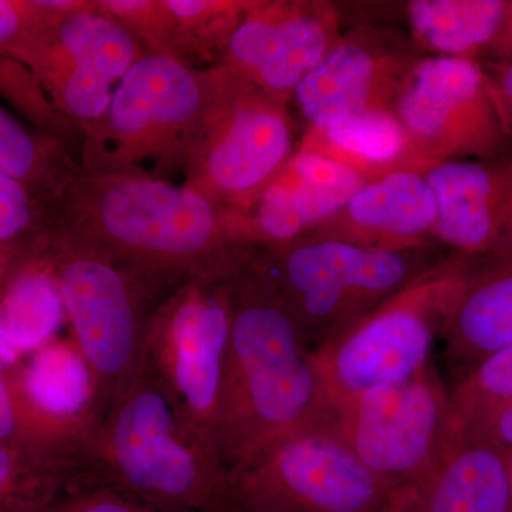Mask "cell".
<instances>
[{"label": "cell", "instance_id": "6da1fadb", "mask_svg": "<svg viewBox=\"0 0 512 512\" xmlns=\"http://www.w3.org/2000/svg\"><path fill=\"white\" fill-rule=\"evenodd\" d=\"M232 323L217 444L237 474L296 434L335 419L312 350L265 266L231 276Z\"/></svg>", "mask_w": 512, "mask_h": 512}, {"label": "cell", "instance_id": "7a4b0ae2", "mask_svg": "<svg viewBox=\"0 0 512 512\" xmlns=\"http://www.w3.org/2000/svg\"><path fill=\"white\" fill-rule=\"evenodd\" d=\"M74 487L104 488L163 512H241L220 450L147 362L74 448Z\"/></svg>", "mask_w": 512, "mask_h": 512}, {"label": "cell", "instance_id": "3957f363", "mask_svg": "<svg viewBox=\"0 0 512 512\" xmlns=\"http://www.w3.org/2000/svg\"><path fill=\"white\" fill-rule=\"evenodd\" d=\"M84 224L72 235L171 289L234 271L210 198L143 175H97L82 190Z\"/></svg>", "mask_w": 512, "mask_h": 512}, {"label": "cell", "instance_id": "277c9868", "mask_svg": "<svg viewBox=\"0 0 512 512\" xmlns=\"http://www.w3.org/2000/svg\"><path fill=\"white\" fill-rule=\"evenodd\" d=\"M55 271L73 340L92 369L97 424L143 372L167 296L157 299L156 282L73 238L63 242Z\"/></svg>", "mask_w": 512, "mask_h": 512}, {"label": "cell", "instance_id": "5b68a950", "mask_svg": "<svg viewBox=\"0 0 512 512\" xmlns=\"http://www.w3.org/2000/svg\"><path fill=\"white\" fill-rule=\"evenodd\" d=\"M466 274L461 262L427 269L313 352L333 412L379 387L406 382L431 365L444 316Z\"/></svg>", "mask_w": 512, "mask_h": 512}, {"label": "cell", "instance_id": "8992f818", "mask_svg": "<svg viewBox=\"0 0 512 512\" xmlns=\"http://www.w3.org/2000/svg\"><path fill=\"white\" fill-rule=\"evenodd\" d=\"M212 87L168 53L138 57L92 130V163L101 175H133L146 161L190 157L212 101Z\"/></svg>", "mask_w": 512, "mask_h": 512}, {"label": "cell", "instance_id": "52a82bcc", "mask_svg": "<svg viewBox=\"0 0 512 512\" xmlns=\"http://www.w3.org/2000/svg\"><path fill=\"white\" fill-rule=\"evenodd\" d=\"M268 268L312 353L426 272L402 249L342 239L289 248Z\"/></svg>", "mask_w": 512, "mask_h": 512}, {"label": "cell", "instance_id": "ba28073f", "mask_svg": "<svg viewBox=\"0 0 512 512\" xmlns=\"http://www.w3.org/2000/svg\"><path fill=\"white\" fill-rule=\"evenodd\" d=\"M234 478L241 512H389L399 497L360 463L335 419L271 448Z\"/></svg>", "mask_w": 512, "mask_h": 512}, {"label": "cell", "instance_id": "9c48e42d", "mask_svg": "<svg viewBox=\"0 0 512 512\" xmlns=\"http://www.w3.org/2000/svg\"><path fill=\"white\" fill-rule=\"evenodd\" d=\"M335 423L360 463L399 494L424 480L456 433L450 392L433 363L346 403Z\"/></svg>", "mask_w": 512, "mask_h": 512}, {"label": "cell", "instance_id": "30bf717a", "mask_svg": "<svg viewBox=\"0 0 512 512\" xmlns=\"http://www.w3.org/2000/svg\"><path fill=\"white\" fill-rule=\"evenodd\" d=\"M231 276L195 279L161 302L147 365L215 446L231 343ZM220 450V448H218Z\"/></svg>", "mask_w": 512, "mask_h": 512}, {"label": "cell", "instance_id": "8fae6325", "mask_svg": "<svg viewBox=\"0 0 512 512\" xmlns=\"http://www.w3.org/2000/svg\"><path fill=\"white\" fill-rule=\"evenodd\" d=\"M397 116L409 140L441 161L490 146L501 127L493 90L467 57L440 56L417 64L400 93Z\"/></svg>", "mask_w": 512, "mask_h": 512}, {"label": "cell", "instance_id": "7c38bea8", "mask_svg": "<svg viewBox=\"0 0 512 512\" xmlns=\"http://www.w3.org/2000/svg\"><path fill=\"white\" fill-rule=\"evenodd\" d=\"M212 97L188 160L201 192L249 194L284 163L291 130L284 111L258 96Z\"/></svg>", "mask_w": 512, "mask_h": 512}, {"label": "cell", "instance_id": "4fadbf2b", "mask_svg": "<svg viewBox=\"0 0 512 512\" xmlns=\"http://www.w3.org/2000/svg\"><path fill=\"white\" fill-rule=\"evenodd\" d=\"M510 457L484 431L456 429L439 463L397 504L403 512H507Z\"/></svg>", "mask_w": 512, "mask_h": 512}, {"label": "cell", "instance_id": "5bb4252c", "mask_svg": "<svg viewBox=\"0 0 512 512\" xmlns=\"http://www.w3.org/2000/svg\"><path fill=\"white\" fill-rule=\"evenodd\" d=\"M436 198L434 234L464 254H512L505 224L510 190L490 167L468 160L440 161L426 174Z\"/></svg>", "mask_w": 512, "mask_h": 512}, {"label": "cell", "instance_id": "9a60e30c", "mask_svg": "<svg viewBox=\"0 0 512 512\" xmlns=\"http://www.w3.org/2000/svg\"><path fill=\"white\" fill-rule=\"evenodd\" d=\"M500 258L467 271L444 316L443 355L456 383L512 343V254Z\"/></svg>", "mask_w": 512, "mask_h": 512}, {"label": "cell", "instance_id": "2e32d148", "mask_svg": "<svg viewBox=\"0 0 512 512\" xmlns=\"http://www.w3.org/2000/svg\"><path fill=\"white\" fill-rule=\"evenodd\" d=\"M229 55L272 92L295 90L328 55L325 25L308 13L258 15L242 20L229 36Z\"/></svg>", "mask_w": 512, "mask_h": 512}, {"label": "cell", "instance_id": "e0dca14e", "mask_svg": "<svg viewBox=\"0 0 512 512\" xmlns=\"http://www.w3.org/2000/svg\"><path fill=\"white\" fill-rule=\"evenodd\" d=\"M53 26V40H39L36 46L50 87L67 76L96 77L116 86L140 57L127 26L90 6L59 16Z\"/></svg>", "mask_w": 512, "mask_h": 512}, {"label": "cell", "instance_id": "ac0fdd59", "mask_svg": "<svg viewBox=\"0 0 512 512\" xmlns=\"http://www.w3.org/2000/svg\"><path fill=\"white\" fill-rule=\"evenodd\" d=\"M22 389L50 436L74 453L96 424L93 373L76 342H52L37 350L23 372Z\"/></svg>", "mask_w": 512, "mask_h": 512}, {"label": "cell", "instance_id": "d6986e66", "mask_svg": "<svg viewBox=\"0 0 512 512\" xmlns=\"http://www.w3.org/2000/svg\"><path fill=\"white\" fill-rule=\"evenodd\" d=\"M380 73L379 60L365 46L342 43L332 47L295 87L303 117L322 131L335 121L376 109Z\"/></svg>", "mask_w": 512, "mask_h": 512}, {"label": "cell", "instance_id": "ffe728a7", "mask_svg": "<svg viewBox=\"0 0 512 512\" xmlns=\"http://www.w3.org/2000/svg\"><path fill=\"white\" fill-rule=\"evenodd\" d=\"M346 211L362 231L387 238L413 239L436 225L437 207L426 177L392 171L355 192Z\"/></svg>", "mask_w": 512, "mask_h": 512}, {"label": "cell", "instance_id": "44dd1931", "mask_svg": "<svg viewBox=\"0 0 512 512\" xmlns=\"http://www.w3.org/2000/svg\"><path fill=\"white\" fill-rule=\"evenodd\" d=\"M507 12V3L500 0H414L409 20L423 45L447 57H463L500 32Z\"/></svg>", "mask_w": 512, "mask_h": 512}, {"label": "cell", "instance_id": "7402d4cb", "mask_svg": "<svg viewBox=\"0 0 512 512\" xmlns=\"http://www.w3.org/2000/svg\"><path fill=\"white\" fill-rule=\"evenodd\" d=\"M66 316L56 275L47 269L20 274L3 296L0 319L19 353L40 350L53 342Z\"/></svg>", "mask_w": 512, "mask_h": 512}, {"label": "cell", "instance_id": "603a6c76", "mask_svg": "<svg viewBox=\"0 0 512 512\" xmlns=\"http://www.w3.org/2000/svg\"><path fill=\"white\" fill-rule=\"evenodd\" d=\"M0 444V512H42L70 487L73 460L50 448Z\"/></svg>", "mask_w": 512, "mask_h": 512}, {"label": "cell", "instance_id": "cb8c5ba5", "mask_svg": "<svg viewBox=\"0 0 512 512\" xmlns=\"http://www.w3.org/2000/svg\"><path fill=\"white\" fill-rule=\"evenodd\" d=\"M281 180L288 185L306 228L346 208L365 184L356 167L318 151L293 157Z\"/></svg>", "mask_w": 512, "mask_h": 512}, {"label": "cell", "instance_id": "d4e9b609", "mask_svg": "<svg viewBox=\"0 0 512 512\" xmlns=\"http://www.w3.org/2000/svg\"><path fill=\"white\" fill-rule=\"evenodd\" d=\"M318 133L340 156L366 165L393 163L409 141L399 119L380 109L345 117Z\"/></svg>", "mask_w": 512, "mask_h": 512}, {"label": "cell", "instance_id": "484cf974", "mask_svg": "<svg viewBox=\"0 0 512 512\" xmlns=\"http://www.w3.org/2000/svg\"><path fill=\"white\" fill-rule=\"evenodd\" d=\"M456 429H477L488 417L512 403V343L488 356L450 390Z\"/></svg>", "mask_w": 512, "mask_h": 512}, {"label": "cell", "instance_id": "4316f807", "mask_svg": "<svg viewBox=\"0 0 512 512\" xmlns=\"http://www.w3.org/2000/svg\"><path fill=\"white\" fill-rule=\"evenodd\" d=\"M40 156L39 147L28 131L0 109V174L23 183L36 173Z\"/></svg>", "mask_w": 512, "mask_h": 512}, {"label": "cell", "instance_id": "83f0119b", "mask_svg": "<svg viewBox=\"0 0 512 512\" xmlns=\"http://www.w3.org/2000/svg\"><path fill=\"white\" fill-rule=\"evenodd\" d=\"M258 227L264 237L276 242L291 241L306 229L291 191L281 178L269 185L262 194Z\"/></svg>", "mask_w": 512, "mask_h": 512}, {"label": "cell", "instance_id": "f1b7e54d", "mask_svg": "<svg viewBox=\"0 0 512 512\" xmlns=\"http://www.w3.org/2000/svg\"><path fill=\"white\" fill-rule=\"evenodd\" d=\"M42 512H163L130 498L97 487H74L64 491Z\"/></svg>", "mask_w": 512, "mask_h": 512}, {"label": "cell", "instance_id": "f546056e", "mask_svg": "<svg viewBox=\"0 0 512 512\" xmlns=\"http://www.w3.org/2000/svg\"><path fill=\"white\" fill-rule=\"evenodd\" d=\"M32 207L25 185L0 174V241L28 227Z\"/></svg>", "mask_w": 512, "mask_h": 512}, {"label": "cell", "instance_id": "4dcf8cb0", "mask_svg": "<svg viewBox=\"0 0 512 512\" xmlns=\"http://www.w3.org/2000/svg\"><path fill=\"white\" fill-rule=\"evenodd\" d=\"M46 10L35 2L19 3L0 0V46H6L16 39L33 18L45 15Z\"/></svg>", "mask_w": 512, "mask_h": 512}, {"label": "cell", "instance_id": "1f68e13d", "mask_svg": "<svg viewBox=\"0 0 512 512\" xmlns=\"http://www.w3.org/2000/svg\"><path fill=\"white\" fill-rule=\"evenodd\" d=\"M470 430L484 431L501 446L512 451V403L495 410L480 427Z\"/></svg>", "mask_w": 512, "mask_h": 512}, {"label": "cell", "instance_id": "d6a6232c", "mask_svg": "<svg viewBox=\"0 0 512 512\" xmlns=\"http://www.w3.org/2000/svg\"><path fill=\"white\" fill-rule=\"evenodd\" d=\"M20 430L18 412L12 392L0 376V444L12 440Z\"/></svg>", "mask_w": 512, "mask_h": 512}, {"label": "cell", "instance_id": "836d02e7", "mask_svg": "<svg viewBox=\"0 0 512 512\" xmlns=\"http://www.w3.org/2000/svg\"><path fill=\"white\" fill-rule=\"evenodd\" d=\"M18 357V349L10 342L8 332H6L2 319H0V373L15 365Z\"/></svg>", "mask_w": 512, "mask_h": 512}, {"label": "cell", "instance_id": "e575fe53", "mask_svg": "<svg viewBox=\"0 0 512 512\" xmlns=\"http://www.w3.org/2000/svg\"><path fill=\"white\" fill-rule=\"evenodd\" d=\"M500 89L503 92L505 99L512 104V64L504 70L501 74Z\"/></svg>", "mask_w": 512, "mask_h": 512}, {"label": "cell", "instance_id": "d590c367", "mask_svg": "<svg viewBox=\"0 0 512 512\" xmlns=\"http://www.w3.org/2000/svg\"><path fill=\"white\" fill-rule=\"evenodd\" d=\"M507 512H512V451H511V457H510V497H508Z\"/></svg>", "mask_w": 512, "mask_h": 512}, {"label": "cell", "instance_id": "8d00e7d4", "mask_svg": "<svg viewBox=\"0 0 512 512\" xmlns=\"http://www.w3.org/2000/svg\"><path fill=\"white\" fill-rule=\"evenodd\" d=\"M397 498H399V497H397ZM389 512H403V511L400 510L399 504H397V501H396V504L393 505L392 510H390Z\"/></svg>", "mask_w": 512, "mask_h": 512}, {"label": "cell", "instance_id": "74e56055", "mask_svg": "<svg viewBox=\"0 0 512 512\" xmlns=\"http://www.w3.org/2000/svg\"><path fill=\"white\" fill-rule=\"evenodd\" d=\"M511 43H512V32H511Z\"/></svg>", "mask_w": 512, "mask_h": 512}]
</instances>
